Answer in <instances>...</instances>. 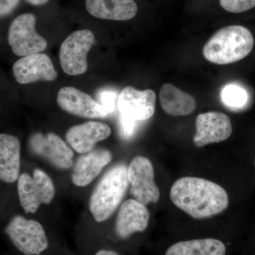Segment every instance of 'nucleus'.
Returning <instances> with one entry per match:
<instances>
[{
    "mask_svg": "<svg viewBox=\"0 0 255 255\" xmlns=\"http://www.w3.org/2000/svg\"></svg>",
    "mask_w": 255,
    "mask_h": 255,
    "instance_id": "cd10ccee",
    "label": "nucleus"
},
{
    "mask_svg": "<svg viewBox=\"0 0 255 255\" xmlns=\"http://www.w3.org/2000/svg\"><path fill=\"white\" fill-rule=\"evenodd\" d=\"M221 7L228 12L239 14L255 7V0H219Z\"/></svg>",
    "mask_w": 255,
    "mask_h": 255,
    "instance_id": "4be33fe9",
    "label": "nucleus"
},
{
    "mask_svg": "<svg viewBox=\"0 0 255 255\" xmlns=\"http://www.w3.org/2000/svg\"><path fill=\"white\" fill-rule=\"evenodd\" d=\"M35 26L36 17L28 13L19 15L11 23L8 41L15 55L25 57L46 49V40L37 33Z\"/></svg>",
    "mask_w": 255,
    "mask_h": 255,
    "instance_id": "0eeeda50",
    "label": "nucleus"
},
{
    "mask_svg": "<svg viewBox=\"0 0 255 255\" xmlns=\"http://www.w3.org/2000/svg\"><path fill=\"white\" fill-rule=\"evenodd\" d=\"M128 186L126 164H117L106 172L90 197V211L97 223L110 219L122 202Z\"/></svg>",
    "mask_w": 255,
    "mask_h": 255,
    "instance_id": "7ed1b4c3",
    "label": "nucleus"
},
{
    "mask_svg": "<svg viewBox=\"0 0 255 255\" xmlns=\"http://www.w3.org/2000/svg\"><path fill=\"white\" fill-rule=\"evenodd\" d=\"M156 95L152 90H137L131 86L125 87L118 97L119 113L140 122L150 119L155 114Z\"/></svg>",
    "mask_w": 255,
    "mask_h": 255,
    "instance_id": "f8f14e48",
    "label": "nucleus"
},
{
    "mask_svg": "<svg viewBox=\"0 0 255 255\" xmlns=\"http://www.w3.org/2000/svg\"><path fill=\"white\" fill-rule=\"evenodd\" d=\"M118 97L117 92L112 90H104L100 92L99 99L101 105L103 107L109 116L115 112L116 107L118 102Z\"/></svg>",
    "mask_w": 255,
    "mask_h": 255,
    "instance_id": "5701e85b",
    "label": "nucleus"
},
{
    "mask_svg": "<svg viewBox=\"0 0 255 255\" xmlns=\"http://www.w3.org/2000/svg\"><path fill=\"white\" fill-rule=\"evenodd\" d=\"M28 147L32 153L56 168L68 169L73 166V150L53 132H35L28 139Z\"/></svg>",
    "mask_w": 255,
    "mask_h": 255,
    "instance_id": "1a4fd4ad",
    "label": "nucleus"
},
{
    "mask_svg": "<svg viewBox=\"0 0 255 255\" xmlns=\"http://www.w3.org/2000/svg\"><path fill=\"white\" fill-rule=\"evenodd\" d=\"M21 166V145L16 136L0 134V180L14 183L18 180Z\"/></svg>",
    "mask_w": 255,
    "mask_h": 255,
    "instance_id": "6ab92c4d",
    "label": "nucleus"
},
{
    "mask_svg": "<svg viewBox=\"0 0 255 255\" xmlns=\"http://www.w3.org/2000/svg\"><path fill=\"white\" fill-rule=\"evenodd\" d=\"M248 98L246 90L237 85H226L221 92L223 103L231 108L238 109L244 107Z\"/></svg>",
    "mask_w": 255,
    "mask_h": 255,
    "instance_id": "412c9836",
    "label": "nucleus"
},
{
    "mask_svg": "<svg viewBox=\"0 0 255 255\" xmlns=\"http://www.w3.org/2000/svg\"><path fill=\"white\" fill-rule=\"evenodd\" d=\"M95 40L91 31L83 29L73 32L63 42L60 46V62L65 73L75 76L86 73L87 54Z\"/></svg>",
    "mask_w": 255,
    "mask_h": 255,
    "instance_id": "423d86ee",
    "label": "nucleus"
},
{
    "mask_svg": "<svg viewBox=\"0 0 255 255\" xmlns=\"http://www.w3.org/2000/svg\"><path fill=\"white\" fill-rule=\"evenodd\" d=\"M233 132L232 123L226 114L210 112L201 114L196 121V132L193 142L197 147L227 140Z\"/></svg>",
    "mask_w": 255,
    "mask_h": 255,
    "instance_id": "9b49d317",
    "label": "nucleus"
},
{
    "mask_svg": "<svg viewBox=\"0 0 255 255\" xmlns=\"http://www.w3.org/2000/svg\"><path fill=\"white\" fill-rule=\"evenodd\" d=\"M254 45V37L248 28L232 25L220 28L209 38L203 55L210 63L228 65L246 58Z\"/></svg>",
    "mask_w": 255,
    "mask_h": 255,
    "instance_id": "f03ea898",
    "label": "nucleus"
},
{
    "mask_svg": "<svg viewBox=\"0 0 255 255\" xmlns=\"http://www.w3.org/2000/svg\"><path fill=\"white\" fill-rule=\"evenodd\" d=\"M20 204L26 214H35L42 204H49L55 196V187L51 179L40 169H35L33 176L20 174L18 179Z\"/></svg>",
    "mask_w": 255,
    "mask_h": 255,
    "instance_id": "39448f33",
    "label": "nucleus"
},
{
    "mask_svg": "<svg viewBox=\"0 0 255 255\" xmlns=\"http://www.w3.org/2000/svg\"><path fill=\"white\" fill-rule=\"evenodd\" d=\"M4 231L13 246L23 255H42L50 248L46 230L35 220L15 216Z\"/></svg>",
    "mask_w": 255,
    "mask_h": 255,
    "instance_id": "20e7f679",
    "label": "nucleus"
},
{
    "mask_svg": "<svg viewBox=\"0 0 255 255\" xmlns=\"http://www.w3.org/2000/svg\"><path fill=\"white\" fill-rule=\"evenodd\" d=\"M154 177L153 166L150 159L143 156H137L132 159L128 167L130 194L145 206L156 204L160 198V191Z\"/></svg>",
    "mask_w": 255,
    "mask_h": 255,
    "instance_id": "6e6552de",
    "label": "nucleus"
},
{
    "mask_svg": "<svg viewBox=\"0 0 255 255\" xmlns=\"http://www.w3.org/2000/svg\"><path fill=\"white\" fill-rule=\"evenodd\" d=\"M149 221L150 214L146 206L135 199H128L121 206L116 220V237L120 241H128L135 235L145 232Z\"/></svg>",
    "mask_w": 255,
    "mask_h": 255,
    "instance_id": "9d476101",
    "label": "nucleus"
},
{
    "mask_svg": "<svg viewBox=\"0 0 255 255\" xmlns=\"http://www.w3.org/2000/svg\"><path fill=\"white\" fill-rule=\"evenodd\" d=\"M112 133L108 124L99 122H89L74 126L66 133L69 145L80 154H85L93 150L97 142L105 140Z\"/></svg>",
    "mask_w": 255,
    "mask_h": 255,
    "instance_id": "2eb2a0df",
    "label": "nucleus"
},
{
    "mask_svg": "<svg viewBox=\"0 0 255 255\" xmlns=\"http://www.w3.org/2000/svg\"><path fill=\"white\" fill-rule=\"evenodd\" d=\"M226 243L214 237L182 240L169 245L163 255H227Z\"/></svg>",
    "mask_w": 255,
    "mask_h": 255,
    "instance_id": "a211bd4d",
    "label": "nucleus"
},
{
    "mask_svg": "<svg viewBox=\"0 0 255 255\" xmlns=\"http://www.w3.org/2000/svg\"><path fill=\"white\" fill-rule=\"evenodd\" d=\"M174 205L194 219H206L221 214L229 204L228 193L216 183L194 177L177 179L172 186Z\"/></svg>",
    "mask_w": 255,
    "mask_h": 255,
    "instance_id": "f257e3e1",
    "label": "nucleus"
},
{
    "mask_svg": "<svg viewBox=\"0 0 255 255\" xmlns=\"http://www.w3.org/2000/svg\"><path fill=\"white\" fill-rule=\"evenodd\" d=\"M159 101L164 112L171 116L189 115L196 109L194 97L170 83L164 84L161 87Z\"/></svg>",
    "mask_w": 255,
    "mask_h": 255,
    "instance_id": "aec40b11",
    "label": "nucleus"
},
{
    "mask_svg": "<svg viewBox=\"0 0 255 255\" xmlns=\"http://www.w3.org/2000/svg\"><path fill=\"white\" fill-rule=\"evenodd\" d=\"M137 127V121L119 114V129L121 136L130 139L135 134Z\"/></svg>",
    "mask_w": 255,
    "mask_h": 255,
    "instance_id": "b1692460",
    "label": "nucleus"
},
{
    "mask_svg": "<svg viewBox=\"0 0 255 255\" xmlns=\"http://www.w3.org/2000/svg\"><path fill=\"white\" fill-rule=\"evenodd\" d=\"M20 0H0V16L9 14L17 6Z\"/></svg>",
    "mask_w": 255,
    "mask_h": 255,
    "instance_id": "393cba45",
    "label": "nucleus"
},
{
    "mask_svg": "<svg viewBox=\"0 0 255 255\" xmlns=\"http://www.w3.org/2000/svg\"><path fill=\"white\" fill-rule=\"evenodd\" d=\"M57 102L62 110L73 115L88 119L106 118L109 114L90 95L72 87L60 89Z\"/></svg>",
    "mask_w": 255,
    "mask_h": 255,
    "instance_id": "4468645a",
    "label": "nucleus"
},
{
    "mask_svg": "<svg viewBox=\"0 0 255 255\" xmlns=\"http://www.w3.org/2000/svg\"><path fill=\"white\" fill-rule=\"evenodd\" d=\"M13 73L16 82L21 85L38 81H53L58 77L51 60L43 53L21 57L14 64Z\"/></svg>",
    "mask_w": 255,
    "mask_h": 255,
    "instance_id": "ddd939ff",
    "label": "nucleus"
},
{
    "mask_svg": "<svg viewBox=\"0 0 255 255\" xmlns=\"http://www.w3.org/2000/svg\"><path fill=\"white\" fill-rule=\"evenodd\" d=\"M94 255H122L119 252L114 249H108V248H102L96 252Z\"/></svg>",
    "mask_w": 255,
    "mask_h": 255,
    "instance_id": "a878e982",
    "label": "nucleus"
},
{
    "mask_svg": "<svg viewBox=\"0 0 255 255\" xmlns=\"http://www.w3.org/2000/svg\"><path fill=\"white\" fill-rule=\"evenodd\" d=\"M26 1H28L29 4L38 6V5L46 4V3L48 2V0H26Z\"/></svg>",
    "mask_w": 255,
    "mask_h": 255,
    "instance_id": "bb28decb",
    "label": "nucleus"
},
{
    "mask_svg": "<svg viewBox=\"0 0 255 255\" xmlns=\"http://www.w3.org/2000/svg\"><path fill=\"white\" fill-rule=\"evenodd\" d=\"M112 152L107 149H93L84 154L74 167L72 180L78 187L89 185L112 160Z\"/></svg>",
    "mask_w": 255,
    "mask_h": 255,
    "instance_id": "dca6fc26",
    "label": "nucleus"
},
{
    "mask_svg": "<svg viewBox=\"0 0 255 255\" xmlns=\"http://www.w3.org/2000/svg\"><path fill=\"white\" fill-rule=\"evenodd\" d=\"M86 8L94 17L113 21H128L136 16L134 0H86Z\"/></svg>",
    "mask_w": 255,
    "mask_h": 255,
    "instance_id": "f3484780",
    "label": "nucleus"
}]
</instances>
